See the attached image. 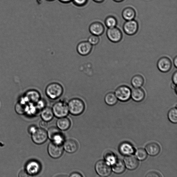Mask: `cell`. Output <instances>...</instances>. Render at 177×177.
<instances>
[{
    "instance_id": "cell-1",
    "label": "cell",
    "mask_w": 177,
    "mask_h": 177,
    "mask_svg": "<svg viewBox=\"0 0 177 177\" xmlns=\"http://www.w3.org/2000/svg\"><path fill=\"white\" fill-rule=\"evenodd\" d=\"M64 91L62 86L57 82L50 83L46 87L45 93L50 99L56 100L62 96Z\"/></svg>"
},
{
    "instance_id": "cell-2",
    "label": "cell",
    "mask_w": 177,
    "mask_h": 177,
    "mask_svg": "<svg viewBox=\"0 0 177 177\" xmlns=\"http://www.w3.org/2000/svg\"><path fill=\"white\" fill-rule=\"evenodd\" d=\"M69 112L74 116H79L82 114L85 109L83 101L78 98L72 99L68 103Z\"/></svg>"
},
{
    "instance_id": "cell-3",
    "label": "cell",
    "mask_w": 177,
    "mask_h": 177,
    "mask_svg": "<svg viewBox=\"0 0 177 177\" xmlns=\"http://www.w3.org/2000/svg\"><path fill=\"white\" fill-rule=\"evenodd\" d=\"M52 110L54 116L57 118L66 117L69 113L68 104L63 101L55 103Z\"/></svg>"
},
{
    "instance_id": "cell-4",
    "label": "cell",
    "mask_w": 177,
    "mask_h": 177,
    "mask_svg": "<svg viewBox=\"0 0 177 177\" xmlns=\"http://www.w3.org/2000/svg\"><path fill=\"white\" fill-rule=\"evenodd\" d=\"M47 132L48 138L54 143L62 145L65 141L64 136L57 127H51Z\"/></svg>"
},
{
    "instance_id": "cell-5",
    "label": "cell",
    "mask_w": 177,
    "mask_h": 177,
    "mask_svg": "<svg viewBox=\"0 0 177 177\" xmlns=\"http://www.w3.org/2000/svg\"><path fill=\"white\" fill-rule=\"evenodd\" d=\"M131 90L129 87L125 85L119 86L116 90L115 95L118 99L122 102H126L131 97Z\"/></svg>"
},
{
    "instance_id": "cell-6",
    "label": "cell",
    "mask_w": 177,
    "mask_h": 177,
    "mask_svg": "<svg viewBox=\"0 0 177 177\" xmlns=\"http://www.w3.org/2000/svg\"><path fill=\"white\" fill-rule=\"evenodd\" d=\"M95 169L99 175L102 177H107L112 172V169L108 163L105 161L99 160L95 164Z\"/></svg>"
},
{
    "instance_id": "cell-7",
    "label": "cell",
    "mask_w": 177,
    "mask_h": 177,
    "mask_svg": "<svg viewBox=\"0 0 177 177\" xmlns=\"http://www.w3.org/2000/svg\"><path fill=\"white\" fill-rule=\"evenodd\" d=\"M63 147L62 144H59L51 142L48 147V151L51 157L57 159L61 157L63 154Z\"/></svg>"
},
{
    "instance_id": "cell-8",
    "label": "cell",
    "mask_w": 177,
    "mask_h": 177,
    "mask_svg": "<svg viewBox=\"0 0 177 177\" xmlns=\"http://www.w3.org/2000/svg\"><path fill=\"white\" fill-rule=\"evenodd\" d=\"M48 138L47 132L43 129H37L36 131L32 134V140L36 144L44 143Z\"/></svg>"
},
{
    "instance_id": "cell-9",
    "label": "cell",
    "mask_w": 177,
    "mask_h": 177,
    "mask_svg": "<svg viewBox=\"0 0 177 177\" xmlns=\"http://www.w3.org/2000/svg\"><path fill=\"white\" fill-rule=\"evenodd\" d=\"M108 39L113 43H118L123 38V34L121 30L116 27L108 28L106 32Z\"/></svg>"
},
{
    "instance_id": "cell-10",
    "label": "cell",
    "mask_w": 177,
    "mask_h": 177,
    "mask_svg": "<svg viewBox=\"0 0 177 177\" xmlns=\"http://www.w3.org/2000/svg\"><path fill=\"white\" fill-rule=\"evenodd\" d=\"M138 28V23L134 19L126 21L123 26L124 32L129 36L134 35L137 32Z\"/></svg>"
},
{
    "instance_id": "cell-11",
    "label": "cell",
    "mask_w": 177,
    "mask_h": 177,
    "mask_svg": "<svg viewBox=\"0 0 177 177\" xmlns=\"http://www.w3.org/2000/svg\"><path fill=\"white\" fill-rule=\"evenodd\" d=\"M159 70L163 73L169 72L172 68V63L169 58L164 57L159 59L157 63Z\"/></svg>"
},
{
    "instance_id": "cell-12",
    "label": "cell",
    "mask_w": 177,
    "mask_h": 177,
    "mask_svg": "<svg viewBox=\"0 0 177 177\" xmlns=\"http://www.w3.org/2000/svg\"><path fill=\"white\" fill-rule=\"evenodd\" d=\"M41 170V166L38 162L32 161L28 162L26 166V171L28 175H37Z\"/></svg>"
},
{
    "instance_id": "cell-13",
    "label": "cell",
    "mask_w": 177,
    "mask_h": 177,
    "mask_svg": "<svg viewBox=\"0 0 177 177\" xmlns=\"http://www.w3.org/2000/svg\"><path fill=\"white\" fill-rule=\"evenodd\" d=\"M92 49V45L88 41H82L78 44L77 50L78 53L81 56H85L91 53Z\"/></svg>"
},
{
    "instance_id": "cell-14",
    "label": "cell",
    "mask_w": 177,
    "mask_h": 177,
    "mask_svg": "<svg viewBox=\"0 0 177 177\" xmlns=\"http://www.w3.org/2000/svg\"><path fill=\"white\" fill-rule=\"evenodd\" d=\"M89 29L92 34L99 36L104 33L105 28L102 23L96 21L92 23L90 25Z\"/></svg>"
},
{
    "instance_id": "cell-15",
    "label": "cell",
    "mask_w": 177,
    "mask_h": 177,
    "mask_svg": "<svg viewBox=\"0 0 177 177\" xmlns=\"http://www.w3.org/2000/svg\"><path fill=\"white\" fill-rule=\"evenodd\" d=\"M124 163L127 169L130 170L137 169L139 165L138 159L132 155L127 156L124 159Z\"/></svg>"
},
{
    "instance_id": "cell-16",
    "label": "cell",
    "mask_w": 177,
    "mask_h": 177,
    "mask_svg": "<svg viewBox=\"0 0 177 177\" xmlns=\"http://www.w3.org/2000/svg\"><path fill=\"white\" fill-rule=\"evenodd\" d=\"M63 149L69 153H73L77 151L78 148L77 142L73 139H68L64 142Z\"/></svg>"
},
{
    "instance_id": "cell-17",
    "label": "cell",
    "mask_w": 177,
    "mask_h": 177,
    "mask_svg": "<svg viewBox=\"0 0 177 177\" xmlns=\"http://www.w3.org/2000/svg\"><path fill=\"white\" fill-rule=\"evenodd\" d=\"M119 150L121 154L126 156L132 155L135 152L132 145L127 142L121 143L119 146Z\"/></svg>"
},
{
    "instance_id": "cell-18",
    "label": "cell",
    "mask_w": 177,
    "mask_h": 177,
    "mask_svg": "<svg viewBox=\"0 0 177 177\" xmlns=\"http://www.w3.org/2000/svg\"><path fill=\"white\" fill-rule=\"evenodd\" d=\"M145 97L144 90L140 88H134L131 91V97L133 100L137 102L143 101Z\"/></svg>"
},
{
    "instance_id": "cell-19",
    "label": "cell",
    "mask_w": 177,
    "mask_h": 177,
    "mask_svg": "<svg viewBox=\"0 0 177 177\" xmlns=\"http://www.w3.org/2000/svg\"><path fill=\"white\" fill-rule=\"evenodd\" d=\"M145 150L148 154L151 156H156L160 153L161 148L158 143L152 142L146 145Z\"/></svg>"
},
{
    "instance_id": "cell-20",
    "label": "cell",
    "mask_w": 177,
    "mask_h": 177,
    "mask_svg": "<svg viewBox=\"0 0 177 177\" xmlns=\"http://www.w3.org/2000/svg\"><path fill=\"white\" fill-rule=\"evenodd\" d=\"M71 123L70 120L66 117L59 118L57 121V126L61 130H65L68 129L70 127Z\"/></svg>"
},
{
    "instance_id": "cell-21",
    "label": "cell",
    "mask_w": 177,
    "mask_h": 177,
    "mask_svg": "<svg viewBox=\"0 0 177 177\" xmlns=\"http://www.w3.org/2000/svg\"><path fill=\"white\" fill-rule=\"evenodd\" d=\"M122 16L126 21L134 19L136 16V11L131 7H127L123 10Z\"/></svg>"
},
{
    "instance_id": "cell-22",
    "label": "cell",
    "mask_w": 177,
    "mask_h": 177,
    "mask_svg": "<svg viewBox=\"0 0 177 177\" xmlns=\"http://www.w3.org/2000/svg\"><path fill=\"white\" fill-rule=\"evenodd\" d=\"M40 116L43 120L48 122L53 119L54 115L52 109L45 107L42 110Z\"/></svg>"
},
{
    "instance_id": "cell-23",
    "label": "cell",
    "mask_w": 177,
    "mask_h": 177,
    "mask_svg": "<svg viewBox=\"0 0 177 177\" xmlns=\"http://www.w3.org/2000/svg\"><path fill=\"white\" fill-rule=\"evenodd\" d=\"M113 172L120 174L123 173L125 170V166L124 162L120 159H117L115 163L112 165Z\"/></svg>"
},
{
    "instance_id": "cell-24",
    "label": "cell",
    "mask_w": 177,
    "mask_h": 177,
    "mask_svg": "<svg viewBox=\"0 0 177 177\" xmlns=\"http://www.w3.org/2000/svg\"><path fill=\"white\" fill-rule=\"evenodd\" d=\"M28 101L32 103H36L40 99V93L35 90L28 92L27 95Z\"/></svg>"
},
{
    "instance_id": "cell-25",
    "label": "cell",
    "mask_w": 177,
    "mask_h": 177,
    "mask_svg": "<svg viewBox=\"0 0 177 177\" xmlns=\"http://www.w3.org/2000/svg\"><path fill=\"white\" fill-rule=\"evenodd\" d=\"M132 86L134 88H140L144 83V79L140 75H136L133 77L131 81Z\"/></svg>"
},
{
    "instance_id": "cell-26",
    "label": "cell",
    "mask_w": 177,
    "mask_h": 177,
    "mask_svg": "<svg viewBox=\"0 0 177 177\" xmlns=\"http://www.w3.org/2000/svg\"><path fill=\"white\" fill-rule=\"evenodd\" d=\"M104 101L108 105L112 106L117 103L118 99L114 92H110L106 95Z\"/></svg>"
},
{
    "instance_id": "cell-27",
    "label": "cell",
    "mask_w": 177,
    "mask_h": 177,
    "mask_svg": "<svg viewBox=\"0 0 177 177\" xmlns=\"http://www.w3.org/2000/svg\"><path fill=\"white\" fill-rule=\"evenodd\" d=\"M105 161L110 165H112L117 160L116 156L111 151H107L104 154Z\"/></svg>"
},
{
    "instance_id": "cell-28",
    "label": "cell",
    "mask_w": 177,
    "mask_h": 177,
    "mask_svg": "<svg viewBox=\"0 0 177 177\" xmlns=\"http://www.w3.org/2000/svg\"><path fill=\"white\" fill-rule=\"evenodd\" d=\"M104 23L107 27L111 28L116 27L117 24V21L114 16H109L107 17Z\"/></svg>"
},
{
    "instance_id": "cell-29",
    "label": "cell",
    "mask_w": 177,
    "mask_h": 177,
    "mask_svg": "<svg viewBox=\"0 0 177 177\" xmlns=\"http://www.w3.org/2000/svg\"><path fill=\"white\" fill-rule=\"evenodd\" d=\"M168 117L171 122L176 124L177 123V108H173L170 110L168 112Z\"/></svg>"
},
{
    "instance_id": "cell-30",
    "label": "cell",
    "mask_w": 177,
    "mask_h": 177,
    "mask_svg": "<svg viewBox=\"0 0 177 177\" xmlns=\"http://www.w3.org/2000/svg\"><path fill=\"white\" fill-rule=\"evenodd\" d=\"M135 154L138 160L141 161L145 160L147 157V153L146 150L142 148L137 150L136 151Z\"/></svg>"
},
{
    "instance_id": "cell-31",
    "label": "cell",
    "mask_w": 177,
    "mask_h": 177,
    "mask_svg": "<svg viewBox=\"0 0 177 177\" xmlns=\"http://www.w3.org/2000/svg\"><path fill=\"white\" fill-rule=\"evenodd\" d=\"M15 109L17 114L21 115L24 114L27 111L28 108L25 104L19 103L16 105Z\"/></svg>"
},
{
    "instance_id": "cell-32",
    "label": "cell",
    "mask_w": 177,
    "mask_h": 177,
    "mask_svg": "<svg viewBox=\"0 0 177 177\" xmlns=\"http://www.w3.org/2000/svg\"><path fill=\"white\" fill-rule=\"evenodd\" d=\"M88 42L92 45H97L100 42L99 36L92 34V35L89 37Z\"/></svg>"
},
{
    "instance_id": "cell-33",
    "label": "cell",
    "mask_w": 177,
    "mask_h": 177,
    "mask_svg": "<svg viewBox=\"0 0 177 177\" xmlns=\"http://www.w3.org/2000/svg\"><path fill=\"white\" fill-rule=\"evenodd\" d=\"M88 0H72L73 4L78 7H82L87 4Z\"/></svg>"
},
{
    "instance_id": "cell-34",
    "label": "cell",
    "mask_w": 177,
    "mask_h": 177,
    "mask_svg": "<svg viewBox=\"0 0 177 177\" xmlns=\"http://www.w3.org/2000/svg\"><path fill=\"white\" fill-rule=\"evenodd\" d=\"M36 104V108L39 111L42 110L45 107L46 103L44 102V100L43 99H40Z\"/></svg>"
},
{
    "instance_id": "cell-35",
    "label": "cell",
    "mask_w": 177,
    "mask_h": 177,
    "mask_svg": "<svg viewBox=\"0 0 177 177\" xmlns=\"http://www.w3.org/2000/svg\"><path fill=\"white\" fill-rule=\"evenodd\" d=\"M39 125L40 128L44 129L48 126V122L42 120L40 122Z\"/></svg>"
},
{
    "instance_id": "cell-36",
    "label": "cell",
    "mask_w": 177,
    "mask_h": 177,
    "mask_svg": "<svg viewBox=\"0 0 177 177\" xmlns=\"http://www.w3.org/2000/svg\"><path fill=\"white\" fill-rule=\"evenodd\" d=\"M161 176L159 174L156 172H151L148 173L146 177H160Z\"/></svg>"
},
{
    "instance_id": "cell-37",
    "label": "cell",
    "mask_w": 177,
    "mask_h": 177,
    "mask_svg": "<svg viewBox=\"0 0 177 177\" xmlns=\"http://www.w3.org/2000/svg\"><path fill=\"white\" fill-rule=\"evenodd\" d=\"M173 83L176 85L177 83V71H176L173 75L172 77Z\"/></svg>"
},
{
    "instance_id": "cell-38",
    "label": "cell",
    "mask_w": 177,
    "mask_h": 177,
    "mask_svg": "<svg viewBox=\"0 0 177 177\" xmlns=\"http://www.w3.org/2000/svg\"><path fill=\"white\" fill-rule=\"evenodd\" d=\"M37 129V127L36 126H31L29 128L28 132L32 134V133L36 131Z\"/></svg>"
},
{
    "instance_id": "cell-39",
    "label": "cell",
    "mask_w": 177,
    "mask_h": 177,
    "mask_svg": "<svg viewBox=\"0 0 177 177\" xmlns=\"http://www.w3.org/2000/svg\"><path fill=\"white\" fill-rule=\"evenodd\" d=\"M28 175L26 171L22 170L19 172V177H25L28 176Z\"/></svg>"
},
{
    "instance_id": "cell-40",
    "label": "cell",
    "mask_w": 177,
    "mask_h": 177,
    "mask_svg": "<svg viewBox=\"0 0 177 177\" xmlns=\"http://www.w3.org/2000/svg\"><path fill=\"white\" fill-rule=\"evenodd\" d=\"M69 176L71 177H82V176L79 173L74 172L71 173Z\"/></svg>"
},
{
    "instance_id": "cell-41",
    "label": "cell",
    "mask_w": 177,
    "mask_h": 177,
    "mask_svg": "<svg viewBox=\"0 0 177 177\" xmlns=\"http://www.w3.org/2000/svg\"><path fill=\"white\" fill-rule=\"evenodd\" d=\"M58 1L63 4H67L72 2V0H58Z\"/></svg>"
},
{
    "instance_id": "cell-42",
    "label": "cell",
    "mask_w": 177,
    "mask_h": 177,
    "mask_svg": "<svg viewBox=\"0 0 177 177\" xmlns=\"http://www.w3.org/2000/svg\"><path fill=\"white\" fill-rule=\"evenodd\" d=\"M174 65L176 68H177V56H176L173 60Z\"/></svg>"
},
{
    "instance_id": "cell-43",
    "label": "cell",
    "mask_w": 177,
    "mask_h": 177,
    "mask_svg": "<svg viewBox=\"0 0 177 177\" xmlns=\"http://www.w3.org/2000/svg\"><path fill=\"white\" fill-rule=\"evenodd\" d=\"M93 1L95 2L98 3H101L103 2L104 0H92Z\"/></svg>"
},
{
    "instance_id": "cell-44",
    "label": "cell",
    "mask_w": 177,
    "mask_h": 177,
    "mask_svg": "<svg viewBox=\"0 0 177 177\" xmlns=\"http://www.w3.org/2000/svg\"><path fill=\"white\" fill-rule=\"evenodd\" d=\"M113 1L116 2H123L124 0H113Z\"/></svg>"
},
{
    "instance_id": "cell-45",
    "label": "cell",
    "mask_w": 177,
    "mask_h": 177,
    "mask_svg": "<svg viewBox=\"0 0 177 177\" xmlns=\"http://www.w3.org/2000/svg\"><path fill=\"white\" fill-rule=\"evenodd\" d=\"M46 1L48 2H53L55 1V0H46Z\"/></svg>"
}]
</instances>
